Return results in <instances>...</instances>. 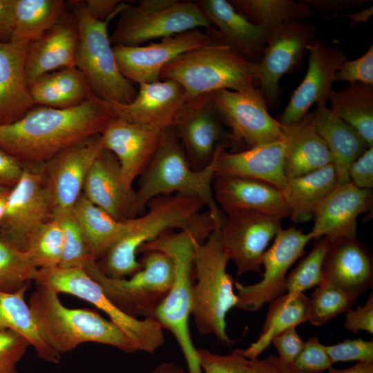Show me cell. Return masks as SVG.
<instances>
[{"label": "cell", "instance_id": "ba28073f", "mask_svg": "<svg viewBox=\"0 0 373 373\" xmlns=\"http://www.w3.org/2000/svg\"><path fill=\"white\" fill-rule=\"evenodd\" d=\"M67 6L75 17L79 31L75 66L85 77L92 93L99 99L122 104L131 103L137 90L118 68L108 34L111 19H93L87 12L84 1H70Z\"/></svg>", "mask_w": 373, "mask_h": 373}, {"label": "cell", "instance_id": "d4e9b609", "mask_svg": "<svg viewBox=\"0 0 373 373\" xmlns=\"http://www.w3.org/2000/svg\"><path fill=\"white\" fill-rule=\"evenodd\" d=\"M285 147V136L240 151L229 152L220 146L215 153V177L254 179L281 190L287 181L284 171Z\"/></svg>", "mask_w": 373, "mask_h": 373}, {"label": "cell", "instance_id": "94428289", "mask_svg": "<svg viewBox=\"0 0 373 373\" xmlns=\"http://www.w3.org/2000/svg\"><path fill=\"white\" fill-rule=\"evenodd\" d=\"M327 373H373V362H358L346 369L330 368Z\"/></svg>", "mask_w": 373, "mask_h": 373}, {"label": "cell", "instance_id": "003e7915", "mask_svg": "<svg viewBox=\"0 0 373 373\" xmlns=\"http://www.w3.org/2000/svg\"><path fill=\"white\" fill-rule=\"evenodd\" d=\"M71 373H82V372H71Z\"/></svg>", "mask_w": 373, "mask_h": 373}, {"label": "cell", "instance_id": "8d00e7d4", "mask_svg": "<svg viewBox=\"0 0 373 373\" xmlns=\"http://www.w3.org/2000/svg\"><path fill=\"white\" fill-rule=\"evenodd\" d=\"M328 101L332 112L353 128L373 146V86L354 83L331 93Z\"/></svg>", "mask_w": 373, "mask_h": 373}, {"label": "cell", "instance_id": "836d02e7", "mask_svg": "<svg viewBox=\"0 0 373 373\" xmlns=\"http://www.w3.org/2000/svg\"><path fill=\"white\" fill-rule=\"evenodd\" d=\"M35 106L66 108L77 106L90 90L82 73L75 66L45 74L30 86Z\"/></svg>", "mask_w": 373, "mask_h": 373}, {"label": "cell", "instance_id": "3957f363", "mask_svg": "<svg viewBox=\"0 0 373 373\" xmlns=\"http://www.w3.org/2000/svg\"><path fill=\"white\" fill-rule=\"evenodd\" d=\"M214 162L215 155L208 165L194 169L173 126L163 130L153 157L140 176L133 218L143 212L152 199L178 193L200 199L220 230L224 219L213 191Z\"/></svg>", "mask_w": 373, "mask_h": 373}, {"label": "cell", "instance_id": "8fae6325", "mask_svg": "<svg viewBox=\"0 0 373 373\" xmlns=\"http://www.w3.org/2000/svg\"><path fill=\"white\" fill-rule=\"evenodd\" d=\"M34 282L37 286L48 287L58 294L76 296L102 310L128 337L137 352L153 354L165 343L164 329L157 321L134 318L122 312L82 268L39 269Z\"/></svg>", "mask_w": 373, "mask_h": 373}, {"label": "cell", "instance_id": "60d3db41", "mask_svg": "<svg viewBox=\"0 0 373 373\" xmlns=\"http://www.w3.org/2000/svg\"><path fill=\"white\" fill-rule=\"evenodd\" d=\"M39 270L28 251L18 248L0 236V290L15 292L30 286Z\"/></svg>", "mask_w": 373, "mask_h": 373}, {"label": "cell", "instance_id": "d6986e66", "mask_svg": "<svg viewBox=\"0 0 373 373\" xmlns=\"http://www.w3.org/2000/svg\"><path fill=\"white\" fill-rule=\"evenodd\" d=\"M104 149L100 134L84 138L43 164L53 211L71 210L82 194L86 177Z\"/></svg>", "mask_w": 373, "mask_h": 373}, {"label": "cell", "instance_id": "7bdbcfd3", "mask_svg": "<svg viewBox=\"0 0 373 373\" xmlns=\"http://www.w3.org/2000/svg\"><path fill=\"white\" fill-rule=\"evenodd\" d=\"M63 236L59 224L51 219L39 226L31 234L28 251L39 269H51L60 265Z\"/></svg>", "mask_w": 373, "mask_h": 373}, {"label": "cell", "instance_id": "c3c4849f", "mask_svg": "<svg viewBox=\"0 0 373 373\" xmlns=\"http://www.w3.org/2000/svg\"><path fill=\"white\" fill-rule=\"evenodd\" d=\"M292 365L303 373H321L332 367V363L317 336L308 338Z\"/></svg>", "mask_w": 373, "mask_h": 373}, {"label": "cell", "instance_id": "6125c7cd", "mask_svg": "<svg viewBox=\"0 0 373 373\" xmlns=\"http://www.w3.org/2000/svg\"><path fill=\"white\" fill-rule=\"evenodd\" d=\"M149 373H186L177 364L172 362H164L157 365Z\"/></svg>", "mask_w": 373, "mask_h": 373}, {"label": "cell", "instance_id": "11a10c76", "mask_svg": "<svg viewBox=\"0 0 373 373\" xmlns=\"http://www.w3.org/2000/svg\"><path fill=\"white\" fill-rule=\"evenodd\" d=\"M247 367L250 373H303L274 355L264 359H248Z\"/></svg>", "mask_w": 373, "mask_h": 373}, {"label": "cell", "instance_id": "ee69618b", "mask_svg": "<svg viewBox=\"0 0 373 373\" xmlns=\"http://www.w3.org/2000/svg\"><path fill=\"white\" fill-rule=\"evenodd\" d=\"M310 252L287 276V294L293 297L314 286L322 284V267L330 245V238L321 237Z\"/></svg>", "mask_w": 373, "mask_h": 373}, {"label": "cell", "instance_id": "e0dca14e", "mask_svg": "<svg viewBox=\"0 0 373 373\" xmlns=\"http://www.w3.org/2000/svg\"><path fill=\"white\" fill-rule=\"evenodd\" d=\"M173 127L194 169L208 165L219 147L233 146L229 131L214 109L211 93L186 100Z\"/></svg>", "mask_w": 373, "mask_h": 373}, {"label": "cell", "instance_id": "be15d7a7", "mask_svg": "<svg viewBox=\"0 0 373 373\" xmlns=\"http://www.w3.org/2000/svg\"><path fill=\"white\" fill-rule=\"evenodd\" d=\"M372 15V6L354 15H346V16H349L351 19V25H354L359 22L366 23Z\"/></svg>", "mask_w": 373, "mask_h": 373}, {"label": "cell", "instance_id": "9a60e30c", "mask_svg": "<svg viewBox=\"0 0 373 373\" xmlns=\"http://www.w3.org/2000/svg\"><path fill=\"white\" fill-rule=\"evenodd\" d=\"M316 39V28L303 21H290L269 30L257 75L259 89L269 108L274 109L279 104L280 78L298 65Z\"/></svg>", "mask_w": 373, "mask_h": 373}, {"label": "cell", "instance_id": "6f0895ef", "mask_svg": "<svg viewBox=\"0 0 373 373\" xmlns=\"http://www.w3.org/2000/svg\"><path fill=\"white\" fill-rule=\"evenodd\" d=\"M24 166L0 149V186L12 189L21 178Z\"/></svg>", "mask_w": 373, "mask_h": 373}, {"label": "cell", "instance_id": "f5cc1de1", "mask_svg": "<svg viewBox=\"0 0 373 373\" xmlns=\"http://www.w3.org/2000/svg\"><path fill=\"white\" fill-rule=\"evenodd\" d=\"M271 343L277 350L278 357L284 362L292 364L301 352L305 341L294 327L274 336Z\"/></svg>", "mask_w": 373, "mask_h": 373}, {"label": "cell", "instance_id": "4316f807", "mask_svg": "<svg viewBox=\"0 0 373 373\" xmlns=\"http://www.w3.org/2000/svg\"><path fill=\"white\" fill-rule=\"evenodd\" d=\"M82 194L116 220L133 218L135 190L124 187L119 162L108 150L104 149L92 164L84 181Z\"/></svg>", "mask_w": 373, "mask_h": 373}, {"label": "cell", "instance_id": "4fadbf2b", "mask_svg": "<svg viewBox=\"0 0 373 373\" xmlns=\"http://www.w3.org/2000/svg\"><path fill=\"white\" fill-rule=\"evenodd\" d=\"M23 166L21 178L8 195L6 211L0 222V236L27 251L32 232L52 219L53 205L43 164L41 170L34 169L35 165Z\"/></svg>", "mask_w": 373, "mask_h": 373}, {"label": "cell", "instance_id": "8992f818", "mask_svg": "<svg viewBox=\"0 0 373 373\" xmlns=\"http://www.w3.org/2000/svg\"><path fill=\"white\" fill-rule=\"evenodd\" d=\"M204 207L200 199L178 193L152 199L146 205V213L129 218L127 231L97 261L98 268L109 278L131 276L142 268L137 254L143 245L167 231L186 229Z\"/></svg>", "mask_w": 373, "mask_h": 373}, {"label": "cell", "instance_id": "52a82bcc", "mask_svg": "<svg viewBox=\"0 0 373 373\" xmlns=\"http://www.w3.org/2000/svg\"><path fill=\"white\" fill-rule=\"evenodd\" d=\"M229 256L221 245L219 230L195 247L191 315L203 335L213 334L223 343H231L226 317L238 303L234 280L227 271Z\"/></svg>", "mask_w": 373, "mask_h": 373}, {"label": "cell", "instance_id": "7402d4cb", "mask_svg": "<svg viewBox=\"0 0 373 373\" xmlns=\"http://www.w3.org/2000/svg\"><path fill=\"white\" fill-rule=\"evenodd\" d=\"M162 131L113 118L100 134L104 149L117 157L122 182L133 190L135 180L150 164L158 147Z\"/></svg>", "mask_w": 373, "mask_h": 373}, {"label": "cell", "instance_id": "2e32d148", "mask_svg": "<svg viewBox=\"0 0 373 373\" xmlns=\"http://www.w3.org/2000/svg\"><path fill=\"white\" fill-rule=\"evenodd\" d=\"M280 229L281 219L262 213L242 210L227 214L219 237L238 276L261 271L266 249Z\"/></svg>", "mask_w": 373, "mask_h": 373}, {"label": "cell", "instance_id": "1f68e13d", "mask_svg": "<svg viewBox=\"0 0 373 373\" xmlns=\"http://www.w3.org/2000/svg\"><path fill=\"white\" fill-rule=\"evenodd\" d=\"M285 128L284 171L287 178L303 175L332 164V155L317 133L308 113Z\"/></svg>", "mask_w": 373, "mask_h": 373}, {"label": "cell", "instance_id": "277c9868", "mask_svg": "<svg viewBox=\"0 0 373 373\" xmlns=\"http://www.w3.org/2000/svg\"><path fill=\"white\" fill-rule=\"evenodd\" d=\"M206 44L186 51L162 70L160 79H171L184 89L186 100L220 90L256 88L258 63L243 57L219 34L210 31Z\"/></svg>", "mask_w": 373, "mask_h": 373}, {"label": "cell", "instance_id": "ffe728a7", "mask_svg": "<svg viewBox=\"0 0 373 373\" xmlns=\"http://www.w3.org/2000/svg\"><path fill=\"white\" fill-rule=\"evenodd\" d=\"M307 50L309 52L307 70L279 117L278 121L283 126L300 122L313 105L327 104L333 90L335 74L347 59L343 51L318 39Z\"/></svg>", "mask_w": 373, "mask_h": 373}, {"label": "cell", "instance_id": "f1b7e54d", "mask_svg": "<svg viewBox=\"0 0 373 373\" xmlns=\"http://www.w3.org/2000/svg\"><path fill=\"white\" fill-rule=\"evenodd\" d=\"M30 41H0V126L23 117L34 106L26 75Z\"/></svg>", "mask_w": 373, "mask_h": 373}, {"label": "cell", "instance_id": "cb8c5ba5", "mask_svg": "<svg viewBox=\"0 0 373 373\" xmlns=\"http://www.w3.org/2000/svg\"><path fill=\"white\" fill-rule=\"evenodd\" d=\"M322 283L335 286L354 299L372 289L371 253L356 238L330 239L322 267Z\"/></svg>", "mask_w": 373, "mask_h": 373}, {"label": "cell", "instance_id": "7dc6e473", "mask_svg": "<svg viewBox=\"0 0 373 373\" xmlns=\"http://www.w3.org/2000/svg\"><path fill=\"white\" fill-rule=\"evenodd\" d=\"M30 346L29 341L17 332H0V373H20L17 365Z\"/></svg>", "mask_w": 373, "mask_h": 373}, {"label": "cell", "instance_id": "db71d44e", "mask_svg": "<svg viewBox=\"0 0 373 373\" xmlns=\"http://www.w3.org/2000/svg\"><path fill=\"white\" fill-rule=\"evenodd\" d=\"M344 327L353 333L365 331L373 333V293L371 292L363 305L346 312Z\"/></svg>", "mask_w": 373, "mask_h": 373}, {"label": "cell", "instance_id": "603a6c76", "mask_svg": "<svg viewBox=\"0 0 373 373\" xmlns=\"http://www.w3.org/2000/svg\"><path fill=\"white\" fill-rule=\"evenodd\" d=\"M372 190L358 189L350 182L336 185L314 213L312 239L355 238L357 218L372 208Z\"/></svg>", "mask_w": 373, "mask_h": 373}, {"label": "cell", "instance_id": "6da1fadb", "mask_svg": "<svg viewBox=\"0 0 373 373\" xmlns=\"http://www.w3.org/2000/svg\"><path fill=\"white\" fill-rule=\"evenodd\" d=\"M113 119L106 102L90 90L77 106H34L20 119L0 126V149L22 164H43L74 143L101 134Z\"/></svg>", "mask_w": 373, "mask_h": 373}, {"label": "cell", "instance_id": "b9f144b4", "mask_svg": "<svg viewBox=\"0 0 373 373\" xmlns=\"http://www.w3.org/2000/svg\"><path fill=\"white\" fill-rule=\"evenodd\" d=\"M52 219L59 224L63 236V249L59 267L84 269L90 260H95L73 209L55 210Z\"/></svg>", "mask_w": 373, "mask_h": 373}, {"label": "cell", "instance_id": "f907efd6", "mask_svg": "<svg viewBox=\"0 0 373 373\" xmlns=\"http://www.w3.org/2000/svg\"><path fill=\"white\" fill-rule=\"evenodd\" d=\"M332 364L336 362H373V341L362 338L346 339L335 345H325Z\"/></svg>", "mask_w": 373, "mask_h": 373}, {"label": "cell", "instance_id": "ac0fdd59", "mask_svg": "<svg viewBox=\"0 0 373 373\" xmlns=\"http://www.w3.org/2000/svg\"><path fill=\"white\" fill-rule=\"evenodd\" d=\"M211 39L210 32L186 31L146 46L113 47L118 68L124 77L138 85L160 80L162 68L180 55L199 48Z\"/></svg>", "mask_w": 373, "mask_h": 373}, {"label": "cell", "instance_id": "91938a15", "mask_svg": "<svg viewBox=\"0 0 373 373\" xmlns=\"http://www.w3.org/2000/svg\"><path fill=\"white\" fill-rule=\"evenodd\" d=\"M15 0H0V41H10L15 21Z\"/></svg>", "mask_w": 373, "mask_h": 373}, {"label": "cell", "instance_id": "bcb514c9", "mask_svg": "<svg viewBox=\"0 0 373 373\" xmlns=\"http://www.w3.org/2000/svg\"><path fill=\"white\" fill-rule=\"evenodd\" d=\"M198 356L203 373H250L248 359L243 355L242 349H236L227 355H220L200 348Z\"/></svg>", "mask_w": 373, "mask_h": 373}, {"label": "cell", "instance_id": "4dcf8cb0", "mask_svg": "<svg viewBox=\"0 0 373 373\" xmlns=\"http://www.w3.org/2000/svg\"><path fill=\"white\" fill-rule=\"evenodd\" d=\"M310 115L317 133L332 155L336 185L349 182L350 164L369 148L368 145L353 128L334 115L327 104L316 105Z\"/></svg>", "mask_w": 373, "mask_h": 373}, {"label": "cell", "instance_id": "5b68a950", "mask_svg": "<svg viewBox=\"0 0 373 373\" xmlns=\"http://www.w3.org/2000/svg\"><path fill=\"white\" fill-rule=\"evenodd\" d=\"M58 294L48 287L37 286L28 303L41 337L55 352L65 354L85 343L110 345L128 354L137 352L110 320L91 309L67 307Z\"/></svg>", "mask_w": 373, "mask_h": 373}, {"label": "cell", "instance_id": "7a4b0ae2", "mask_svg": "<svg viewBox=\"0 0 373 373\" xmlns=\"http://www.w3.org/2000/svg\"><path fill=\"white\" fill-rule=\"evenodd\" d=\"M216 230V224L210 213L200 212L186 229L167 231L143 245L137 252L160 251L168 255L173 262V284L157 308L153 319L176 339L185 358L188 373H203L198 361V349L193 343L189 327L195 281V250L197 245L202 243Z\"/></svg>", "mask_w": 373, "mask_h": 373}, {"label": "cell", "instance_id": "9f6ffc18", "mask_svg": "<svg viewBox=\"0 0 373 373\" xmlns=\"http://www.w3.org/2000/svg\"><path fill=\"white\" fill-rule=\"evenodd\" d=\"M310 7L326 16V18L334 17L338 12L345 10H356L362 7L368 1L366 0H305Z\"/></svg>", "mask_w": 373, "mask_h": 373}, {"label": "cell", "instance_id": "f35d334b", "mask_svg": "<svg viewBox=\"0 0 373 373\" xmlns=\"http://www.w3.org/2000/svg\"><path fill=\"white\" fill-rule=\"evenodd\" d=\"M68 10L67 3L63 0H15L10 41L37 39Z\"/></svg>", "mask_w": 373, "mask_h": 373}, {"label": "cell", "instance_id": "484cf974", "mask_svg": "<svg viewBox=\"0 0 373 373\" xmlns=\"http://www.w3.org/2000/svg\"><path fill=\"white\" fill-rule=\"evenodd\" d=\"M78 41L77 21L68 9L56 23L30 42L26 59L28 85L48 73L74 67Z\"/></svg>", "mask_w": 373, "mask_h": 373}, {"label": "cell", "instance_id": "681fc988", "mask_svg": "<svg viewBox=\"0 0 373 373\" xmlns=\"http://www.w3.org/2000/svg\"><path fill=\"white\" fill-rule=\"evenodd\" d=\"M334 82L373 86V44L360 57L354 60L347 59L336 73Z\"/></svg>", "mask_w": 373, "mask_h": 373}, {"label": "cell", "instance_id": "d590c367", "mask_svg": "<svg viewBox=\"0 0 373 373\" xmlns=\"http://www.w3.org/2000/svg\"><path fill=\"white\" fill-rule=\"evenodd\" d=\"M29 286L15 292L0 290V332L12 330L26 338L40 359L59 364L61 354L49 347L41 337L30 309L25 300Z\"/></svg>", "mask_w": 373, "mask_h": 373}, {"label": "cell", "instance_id": "03108f58", "mask_svg": "<svg viewBox=\"0 0 373 373\" xmlns=\"http://www.w3.org/2000/svg\"><path fill=\"white\" fill-rule=\"evenodd\" d=\"M10 188L0 186V195H4L10 191Z\"/></svg>", "mask_w": 373, "mask_h": 373}, {"label": "cell", "instance_id": "e575fe53", "mask_svg": "<svg viewBox=\"0 0 373 373\" xmlns=\"http://www.w3.org/2000/svg\"><path fill=\"white\" fill-rule=\"evenodd\" d=\"M309 298L301 293L295 296L285 294L270 303L265 323L258 339L247 348L243 355L249 360L258 357L271 344L274 336L308 320Z\"/></svg>", "mask_w": 373, "mask_h": 373}, {"label": "cell", "instance_id": "816d5d0a", "mask_svg": "<svg viewBox=\"0 0 373 373\" xmlns=\"http://www.w3.org/2000/svg\"><path fill=\"white\" fill-rule=\"evenodd\" d=\"M350 182L361 189L373 187V146L365 149L348 169Z\"/></svg>", "mask_w": 373, "mask_h": 373}, {"label": "cell", "instance_id": "f546056e", "mask_svg": "<svg viewBox=\"0 0 373 373\" xmlns=\"http://www.w3.org/2000/svg\"><path fill=\"white\" fill-rule=\"evenodd\" d=\"M220 36L247 59L258 63L266 47L269 30L255 25L238 12L229 1H196Z\"/></svg>", "mask_w": 373, "mask_h": 373}, {"label": "cell", "instance_id": "83f0119b", "mask_svg": "<svg viewBox=\"0 0 373 373\" xmlns=\"http://www.w3.org/2000/svg\"><path fill=\"white\" fill-rule=\"evenodd\" d=\"M213 191L217 204L227 214L237 211H253L280 219L289 216L281 191L254 179L216 176Z\"/></svg>", "mask_w": 373, "mask_h": 373}, {"label": "cell", "instance_id": "9c48e42d", "mask_svg": "<svg viewBox=\"0 0 373 373\" xmlns=\"http://www.w3.org/2000/svg\"><path fill=\"white\" fill-rule=\"evenodd\" d=\"M109 35L113 46H139L147 41L211 25L196 1L142 0L126 3Z\"/></svg>", "mask_w": 373, "mask_h": 373}, {"label": "cell", "instance_id": "d6a6232c", "mask_svg": "<svg viewBox=\"0 0 373 373\" xmlns=\"http://www.w3.org/2000/svg\"><path fill=\"white\" fill-rule=\"evenodd\" d=\"M336 184L332 164L303 175L287 178L280 191L291 221L300 223L312 219L321 203Z\"/></svg>", "mask_w": 373, "mask_h": 373}, {"label": "cell", "instance_id": "f6af8a7d", "mask_svg": "<svg viewBox=\"0 0 373 373\" xmlns=\"http://www.w3.org/2000/svg\"><path fill=\"white\" fill-rule=\"evenodd\" d=\"M355 300L339 288L322 283L309 298L307 321L313 325L322 326L352 309Z\"/></svg>", "mask_w": 373, "mask_h": 373}, {"label": "cell", "instance_id": "ab89813d", "mask_svg": "<svg viewBox=\"0 0 373 373\" xmlns=\"http://www.w3.org/2000/svg\"><path fill=\"white\" fill-rule=\"evenodd\" d=\"M229 2L251 23L269 30L285 23L302 21L312 15L311 7L303 1L233 0Z\"/></svg>", "mask_w": 373, "mask_h": 373}, {"label": "cell", "instance_id": "e7e4bbea", "mask_svg": "<svg viewBox=\"0 0 373 373\" xmlns=\"http://www.w3.org/2000/svg\"><path fill=\"white\" fill-rule=\"evenodd\" d=\"M9 192L4 195H0V222L3 219L5 211H6V204H7V198H8V195Z\"/></svg>", "mask_w": 373, "mask_h": 373}, {"label": "cell", "instance_id": "5bb4252c", "mask_svg": "<svg viewBox=\"0 0 373 373\" xmlns=\"http://www.w3.org/2000/svg\"><path fill=\"white\" fill-rule=\"evenodd\" d=\"M271 247L265 251L262 261V278L258 283L245 285L234 282L238 303L236 307L247 311H257L287 291V273L291 266L305 254V247L312 239L294 226L280 229Z\"/></svg>", "mask_w": 373, "mask_h": 373}, {"label": "cell", "instance_id": "30bf717a", "mask_svg": "<svg viewBox=\"0 0 373 373\" xmlns=\"http://www.w3.org/2000/svg\"><path fill=\"white\" fill-rule=\"evenodd\" d=\"M143 254L140 260L142 268L128 278L107 277L94 259L84 269L122 312L134 318L142 316L153 318L173 284L174 267L170 257L164 252L151 250Z\"/></svg>", "mask_w": 373, "mask_h": 373}, {"label": "cell", "instance_id": "74e56055", "mask_svg": "<svg viewBox=\"0 0 373 373\" xmlns=\"http://www.w3.org/2000/svg\"><path fill=\"white\" fill-rule=\"evenodd\" d=\"M82 228L96 261L101 260L124 234L129 218L115 219L108 213L89 202L83 194L73 208Z\"/></svg>", "mask_w": 373, "mask_h": 373}, {"label": "cell", "instance_id": "7c38bea8", "mask_svg": "<svg viewBox=\"0 0 373 373\" xmlns=\"http://www.w3.org/2000/svg\"><path fill=\"white\" fill-rule=\"evenodd\" d=\"M211 97L221 122L230 129L233 146L248 149L285 137L284 126L269 115L259 88L220 90Z\"/></svg>", "mask_w": 373, "mask_h": 373}, {"label": "cell", "instance_id": "44dd1931", "mask_svg": "<svg viewBox=\"0 0 373 373\" xmlns=\"http://www.w3.org/2000/svg\"><path fill=\"white\" fill-rule=\"evenodd\" d=\"M186 98L182 87L171 79L139 84L128 104L106 102L113 118L159 130L173 126Z\"/></svg>", "mask_w": 373, "mask_h": 373}, {"label": "cell", "instance_id": "680465c9", "mask_svg": "<svg viewBox=\"0 0 373 373\" xmlns=\"http://www.w3.org/2000/svg\"><path fill=\"white\" fill-rule=\"evenodd\" d=\"M88 14L95 19L105 21L119 14L126 3L119 0H86L84 1Z\"/></svg>", "mask_w": 373, "mask_h": 373}]
</instances>
